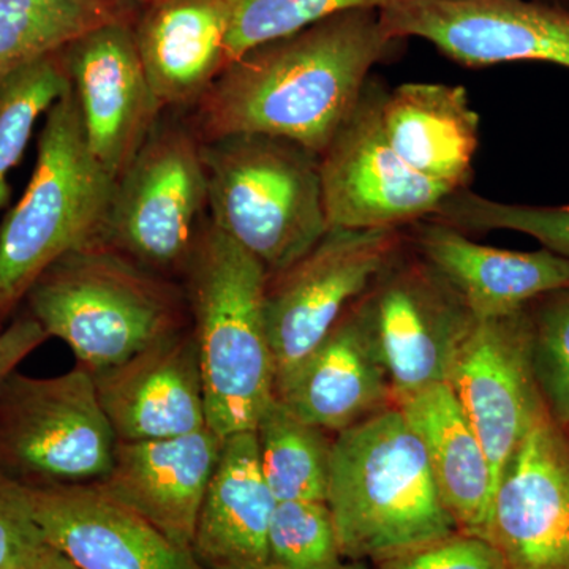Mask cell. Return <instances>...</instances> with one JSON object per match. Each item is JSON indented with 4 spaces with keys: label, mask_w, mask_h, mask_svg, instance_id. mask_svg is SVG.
<instances>
[{
    "label": "cell",
    "mask_w": 569,
    "mask_h": 569,
    "mask_svg": "<svg viewBox=\"0 0 569 569\" xmlns=\"http://www.w3.org/2000/svg\"><path fill=\"white\" fill-rule=\"evenodd\" d=\"M396 41L376 9L326 18L231 62L190 111V122L201 141L269 134L320 156Z\"/></svg>",
    "instance_id": "6da1fadb"
},
{
    "label": "cell",
    "mask_w": 569,
    "mask_h": 569,
    "mask_svg": "<svg viewBox=\"0 0 569 569\" xmlns=\"http://www.w3.org/2000/svg\"><path fill=\"white\" fill-rule=\"evenodd\" d=\"M326 505L347 561H377L459 531L421 438L399 407L336 433Z\"/></svg>",
    "instance_id": "7a4b0ae2"
},
{
    "label": "cell",
    "mask_w": 569,
    "mask_h": 569,
    "mask_svg": "<svg viewBox=\"0 0 569 569\" xmlns=\"http://www.w3.org/2000/svg\"><path fill=\"white\" fill-rule=\"evenodd\" d=\"M268 277L208 219L181 284L200 356L208 427L220 438L254 430L274 399Z\"/></svg>",
    "instance_id": "3957f363"
},
{
    "label": "cell",
    "mask_w": 569,
    "mask_h": 569,
    "mask_svg": "<svg viewBox=\"0 0 569 569\" xmlns=\"http://www.w3.org/2000/svg\"><path fill=\"white\" fill-rule=\"evenodd\" d=\"M48 337L77 366L102 372L190 326L181 282L156 274L103 246L63 254L24 298Z\"/></svg>",
    "instance_id": "277c9868"
},
{
    "label": "cell",
    "mask_w": 569,
    "mask_h": 569,
    "mask_svg": "<svg viewBox=\"0 0 569 569\" xmlns=\"http://www.w3.org/2000/svg\"><path fill=\"white\" fill-rule=\"evenodd\" d=\"M114 187L70 88L44 116L31 181L0 223V325L59 258L102 242Z\"/></svg>",
    "instance_id": "5b68a950"
},
{
    "label": "cell",
    "mask_w": 569,
    "mask_h": 569,
    "mask_svg": "<svg viewBox=\"0 0 569 569\" xmlns=\"http://www.w3.org/2000/svg\"><path fill=\"white\" fill-rule=\"evenodd\" d=\"M209 219L268 276L305 257L329 231L320 156L269 134L203 141Z\"/></svg>",
    "instance_id": "8992f818"
},
{
    "label": "cell",
    "mask_w": 569,
    "mask_h": 569,
    "mask_svg": "<svg viewBox=\"0 0 569 569\" xmlns=\"http://www.w3.org/2000/svg\"><path fill=\"white\" fill-rule=\"evenodd\" d=\"M176 112H163L116 179L99 246L181 282L209 219V194L203 141L190 119Z\"/></svg>",
    "instance_id": "52a82bcc"
},
{
    "label": "cell",
    "mask_w": 569,
    "mask_h": 569,
    "mask_svg": "<svg viewBox=\"0 0 569 569\" xmlns=\"http://www.w3.org/2000/svg\"><path fill=\"white\" fill-rule=\"evenodd\" d=\"M116 445L89 370L77 366L47 378L13 372L0 385V468L22 485L100 481Z\"/></svg>",
    "instance_id": "ba28073f"
},
{
    "label": "cell",
    "mask_w": 569,
    "mask_h": 569,
    "mask_svg": "<svg viewBox=\"0 0 569 569\" xmlns=\"http://www.w3.org/2000/svg\"><path fill=\"white\" fill-rule=\"evenodd\" d=\"M395 406L432 385L448 383L459 348L477 318L443 277L407 242L355 302Z\"/></svg>",
    "instance_id": "9c48e42d"
},
{
    "label": "cell",
    "mask_w": 569,
    "mask_h": 569,
    "mask_svg": "<svg viewBox=\"0 0 569 569\" xmlns=\"http://www.w3.org/2000/svg\"><path fill=\"white\" fill-rule=\"evenodd\" d=\"M406 244V228L329 230L283 271L268 277L266 323L276 381L312 353Z\"/></svg>",
    "instance_id": "30bf717a"
},
{
    "label": "cell",
    "mask_w": 569,
    "mask_h": 569,
    "mask_svg": "<svg viewBox=\"0 0 569 569\" xmlns=\"http://www.w3.org/2000/svg\"><path fill=\"white\" fill-rule=\"evenodd\" d=\"M388 89L370 78L350 118L320 153L329 230H387L425 220L452 193L400 159L381 121Z\"/></svg>",
    "instance_id": "8fae6325"
},
{
    "label": "cell",
    "mask_w": 569,
    "mask_h": 569,
    "mask_svg": "<svg viewBox=\"0 0 569 569\" xmlns=\"http://www.w3.org/2000/svg\"><path fill=\"white\" fill-rule=\"evenodd\" d=\"M385 31L470 69L539 62L569 70V7L542 0H389Z\"/></svg>",
    "instance_id": "7c38bea8"
},
{
    "label": "cell",
    "mask_w": 569,
    "mask_h": 569,
    "mask_svg": "<svg viewBox=\"0 0 569 569\" xmlns=\"http://www.w3.org/2000/svg\"><path fill=\"white\" fill-rule=\"evenodd\" d=\"M61 56L86 141L118 179L164 112L142 69L133 28L118 18L74 40Z\"/></svg>",
    "instance_id": "4fadbf2b"
},
{
    "label": "cell",
    "mask_w": 569,
    "mask_h": 569,
    "mask_svg": "<svg viewBox=\"0 0 569 569\" xmlns=\"http://www.w3.org/2000/svg\"><path fill=\"white\" fill-rule=\"evenodd\" d=\"M486 538L508 569H569V429L548 411L498 479Z\"/></svg>",
    "instance_id": "5bb4252c"
},
{
    "label": "cell",
    "mask_w": 569,
    "mask_h": 569,
    "mask_svg": "<svg viewBox=\"0 0 569 569\" xmlns=\"http://www.w3.org/2000/svg\"><path fill=\"white\" fill-rule=\"evenodd\" d=\"M448 383L485 448L497 488L520 441L548 411L531 370L529 307L477 320Z\"/></svg>",
    "instance_id": "9a60e30c"
},
{
    "label": "cell",
    "mask_w": 569,
    "mask_h": 569,
    "mask_svg": "<svg viewBox=\"0 0 569 569\" xmlns=\"http://www.w3.org/2000/svg\"><path fill=\"white\" fill-rule=\"evenodd\" d=\"M92 377L118 441L181 437L208 427L192 326Z\"/></svg>",
    "instance_id": "2e32d148"
},
{
    "label": "cell",
    "mask_w": 569,
    "mask_h": 569,
    "mask_svg": "<svg viewBox=\"0 0 569 569\" xmlns=\"http://www.w3.org/2000/svg\"><path fill=\"white\" fill-rule=\"evenodd\" d=\"M28 488L44 541L81 569H204L92 482Z\"/></svg>",
    "instance_id": "e0dca14e"
},
{
    "label": "cell",
    "mask_w": 569,
    "mask_h": 569,
    "mask_svg": "<svg viewBox=\"0 0 569 569\" xmlns=\"http://www.w3.org/2000/svg\"><path fill=\"white\" fill-rule=\"evenodd\" d=\"M222 447L223 438L209 427L181 437L118 441L110 470L92 485L179 548L192 550L198 515Z\"/></svg>",
    "instance_id": "ac0fdd59"
},
{
    "label": "cell",
    "mask_w": 569,
    "mask_h": 569,
    "mask_svg": "<svg viewBox=\"0 0 569 569\" xmlns=\"http://www.w3.org/2000/svg\"><path fill=\"white\" fill-rule=\"evenodd\" d=\"M407 242L458 293L477 320L507 317L569 287V260L548 249H498L432 219L406 228Z\"/></svg>",
    "instance_id": "d6986e66"
},
{
    "label": "cell",
    "mask_w": 569,
    "mask_h": 569,
    "mask_svg": "<svg viewBox=\"0 0 569 569\" xmlns=\"http://www.w3.org/2000/svg\"><path fill=\"white\" fill-rule=\"evenodd\" d=\"M274 397L307 425L335 436L395 406L355 305L301 365L276 381Z\"/></svg>",
    "instance_id": "ffe728a7"
},
{
    "label": "cell",
    "mask_w": 569,
    "mask_h": 569,
    "mask_svg": "<svg viewBox=\"0 0 569 569\" xmlns=\"http://www.w3.org/2000/svg\"><path fill=\"white\" fill-rule=\"evenodd\" d=\"M133 33L163 111H192L230 66L223 0H151Z\"/></svg>",
    "instance_id": "44dd1931"
},
{
    "label": "cell",
    "mask_w": 569,
    "mask_h": 569,
    "mask_svg": "<svg viewBox=\"0 0 569 569\" xmlns=\"http://www.w3.org/2000/svg\"><path fill=\"white\" fill-rule=\"evenodd\" d=\"M276 503L261 473L254 430L223 438L194 527V559L204 569H269Z\"/></svg>",
    "instance_id": "7402d4cb"
},
{
    "label": "cell",
    "mask_w": 569,
    "mask_h": 569,
    "mask_svg": "<svg viewBox=\"0 0 569 569\" xmlns=\"http://www.w3.org/2000/svg\"><path fill=\"white\" fill-rule=\"evenodd\" d=\"M381 121L389 144L415 171L452 192L470 187L481 121L463 86L403 82L385 96Z\"/></svg>",
    "instance_id": "603a6c76"
},
{
    "label": "cell",
    "mask_w": 569,
    "mask_h": 569,
    "mask_svg": "<svg viewBox=\"0 0 569 569\" xmlns=\"http://www.w3.org/2000/svg\"><path fill=\"white\" fill-rule=\"evenodd\" d=\"M396 407L421 438L438 492L459 531L486 538L496 492L492 470L451 385H432Z\"/></svg>",
    "instance_id": "cb8c5ba5"
},
{
    "label": "cell",
    "mask_w": 569,
    "mask_h": 569,
    "mask_svg": "<svg viewBox=\"0 0 569 569\" xmlns=\"http://www.w3.org/2000/svg\"><path fill=\"white\" fill-rule=\"evenodd\" d=\"M121 17L110 0H0V80Z\"/></svg>",
    "instance_id": "d4e9b609"
},
{
    "label": "cell",
    "mask_w": 569,
    "mask_h": 569,
    "mask_svg": "<svg viewBox=\"0 0 569 569\" xmlns=\"http://www.w3.org/2000/svg\"><path fill=\"white\" fill-rule=\"evenodd\" d=\"M254 436L261 473L276 501H326L335 438L307 425L276 397Z\"/></svg>",
    "instance_id": "484cf974"
},
{
    "label": "cell",
    "mask_w": 569,
    "mask_h": 569,
    "mask_svg": "<svg viewBox=\"0 0 569 569\" xmlns=\"http://www.w3.org/2000/svg\"><path fill=\"white\" fill-rule=\"evenodd\" d=\"M70 91L61 52L28 63L0 80V212L10 204L9 178L41 116Z\"/></svg>",
    "instance_id": "4316f807"
},
{
    "label": "cell",
    "mask_w": 569,
    "mask_h": 569,
    "mask_svg": "<svg viewBox=\"0 0 569 569\" xmlns=\"http://www.w3.org/2000/svg\"><path fill=\"white\" fill-rule=\"evenodd\" d=\"M427 219L466 234L515 231L530 236L542 249L569 260V204L503 203L462 189L445 198Z\"/></svg>",
    "instance_id": "83f0119b"
},
{
    "label": "cell",
    "mask_w": 569,
    "mask_h": 569,
    "mask_svg": "<svg viewBox=\"0 0 569 569\" xmlns=\"http://www.w3.org/2000/svg\"><path fill=\"white\" fill-rule=\"evenodd\" d=\"M389 0H223L228 14V58L284 39L348 10L376 9Z\"/></svg>",
    "instance_id": "f1b7e54d"
},
{
    "label": "cell",
    "mask_w": 569,
    "mask_h": 569,
    "mask_svg": "<svg viewBox=\"0 0 569 569\" xmlns=\"http://www.w3.org/2000/svg\"><path fill=\"white\" fill-rule=\"evenodd\" d=\"M268 545L269 569H340L347 561L326 501H277Z\"/></svg>",
    "instance_id": "f546056e"
},
{
    "label": "cell",
    "mask_w": 569,
    "mask_h": 569,
    "mask_svg": "<svg viewBox=\"0 0 569 569\" xmlns=\"http://www.w3.org/2000/svg\"><path fill=\"white\" fill-rule=\"evenodd\" d=\"M530 361L549 417L569 429V287L529 306Z\"/></svg>",
    "instance_id": "4dcf8cb0"
},
{
    "label": "cell",
    "mask_w": 569,
    "mask_h": 569,
    "mask_svg": "<svg viewBox=\"0 0 569 569\" xmlns=\"http://www.w3.org/2000/svg\"><path fill=\"white\" fill-rule=\"evenodd\" d=\"M29 488L0 468V569H29L47 548Z\"/></svg>",
    "instance_id": "1f68e13d"
},
{
    "label": "cell",
    "mask_w": 569,
    "mask_h": 569,
    "mask_svg": "<svg viewBox=\"0 0 569 569\" xmlns=\"http://www.w3.org/2000/svg\"><path fill=\"white\" fill-rule=\"evenodd\" d=\"M373 569H508L488 538L455 531L448 537L396 553Z\"/></svg>",
    "instance_id": "d6a6232c"
},
{
    "label": "cell",
    "mask_w": 569,
    "mask_h": 569,
    "mask_svg": "<svg viewBox=\"0 0 569 569\" xmlns=\"http://www.w3.org/2000/svg\"><path fill=\"white\" fill-rule=\"evenodd\" d=\"M50 339L39 321L26 312L14 318L6 329L0 331V385L17 372V367L32 351Z\"/></svg>",
    "instance_id": "836d02e7"
},
{
    "label": "cell",
    "mask_w": 569,
    "mask_h": 569,
    "mask_svg": "<svg viewBox=\"0 0 569 569\" xmlns=\"http://www.w3.org/2000/svg\"><path fill=\"white\" fill-rule=\"evenodd\" d=\"M29 569H81L73 561L67 559L63 553L59 552L51 546H47L43 552L40 553L39 559Z\"/></svg>",
    "instance_id": "e575fe53"
},
{
    "label": "cell",
    "mask_w": 569,
    "mask_h": 569,
    "mask_svg": "<svg viewBox=\"0 0 569 569\" xmlns=\"http://www.w3.org/2000/svg\"><path fill=\"white\" fill-rule=\"evenodd\" d=\"M340 569H372L366 561H346Z\"/></svg>",
    "instance_id": "d590c367"
},
{
    "label": "cell",
    "mask_w": 569,
    "mask_h": 569,
    "mask_svg": "<svg viewBox=\"0 0 569 569\" xmlns=\"http://www.w3.org/2000/svg\"><path fill=\"white\" fill-rule=\"evenodd\" d=\"M110 2H114L116 3V2H119V0H110Z\"/></svg>",
    "instance_id": "8d00e7d4"
}]
</instances>
